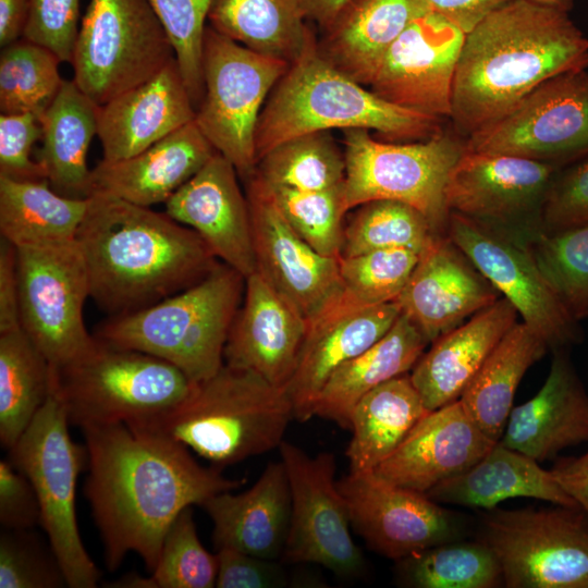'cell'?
<instances>
[{
    "mask_svg": "<svg viewBox=\"0 0 588 588\" xmlns=\"http://www.w3.org/2000/svg\"><path fill=\"white\" fill-rule=\"evenodd\" d=\"M82 432L88 453L85 495L111 572L134 552L151 573L183 510L245 483L201 466L187 446L143 427L111 424Z\"/></svg>",
    "mask_w": 588,
    "mask_h": 588,
    "instance_id": "6da1fadb",
    "label": "cell"
},
{
    "mask_svg": "<svg viewBox=\"0 0 588 588\" xmlns=\"http://www.w3.org/2000/svg\"><path fill=\"white\" fill-rule=\"evenodd\" d=\"M584 69L588 38L568 12L514 0L466 34L450 119L468 137L507 115L547 79Z\"/></svg>",
    "mask_w": 588,
    "mask_h": 588,
    "instance_id": "7a4b0ae2",
    "label": "cell"
},
{
    "mask_svg": "<svg viewBox=\"0 0 588 588\" xmlns=\"http://www.w3.org/2000/svg\"><path fill=\"white\" fill-rule=\"evenodd\" d=\"M76 234L89 297L111 317L149 307L203 279L218 260L167 212L93 195Z\"/></svg>",
    "mask_w": 588,
    "mask_h": 588,
    "instance_id": "3957f363",
    "label": "cell"
},
{
    "mask_svg": "<svg viewBox=\"0 0 588 588\" xmlns=\"http://www.w3.org/2000/svg\"><path fill=\"white\" fill-rule=\"evenodd\" d=\"M442 119L377 96L346 76L317 50V41L270 93L255 135L257 162L270 149L304 134L332 128H367L389 140L417 142L439 133Z\"/></svg>",
    "mask_w": 588,
    "mask_h": 588,
    "instance_id": "277c9868",
    "label": "cell"
},
{
    "mask_svg": "<svg viewBox=\"0 0 588 588\" xmlns=\"http://www.w3.org/2000/svg\"><path fill=\"white\" fill-rule=\"evenodd\" d=\"M294 419L286 390L224 364L174 408L130 424L180 442L221 468L279 448Z\"/></svg>",
    "mask_w": 588,
    "mask_h": 588,
    "instance_id": "5b68a950",
    "label": "cell"
},
{
    "mask_svg": "<svg viewBox=\"0 0 588 588\" xmlns=\"http://www.w3.org/2000/svg\"><path fill=\"white\" fill-rule=\"evenodd\" d=\"M244 291L245 278L219 261L185 290L135 313L110 317L95 336L162 358L198 383L224 365V347Z\"/></svg>",
    "mask_w": 588,
    "mask_h": 588,
    "instance_id": "8992f818",
    "label": "cell"
},
{
    "mask_svg": "<svg viewBox=\"0 0 588 588\" xmlns=\"http://www.w3.org/2000/svg\"><path fill=\"white\" fill-rule=\"evenodd\" d=\"M194 385L162 358L97 338L76 359L60 368L51 366V387L70 425L81 429L152 419L184 401Z\"/></svg>",
    "mask_w": 588,
    "mask_h": 588,
    "instance_id": "52a82bcc",
    "label": "cell"
},
{
    "mask_svg": "<svg viewBox=\"0 0 588 588\" xmlns=\"http://www.w3.org/2000/svg\"><path fill=\"white\" fill-rule=\"evenodd\" d=\"M64 407L52 389L34 419L9 450V460L30 481L45 530L68 587L95 588L100 572L87 553L76 518V485L87 468L86 445L72 440Z\"/></svg>",
    "mask_w": 588,
    "mask_h": 588,
    "instance_id": "ba28073f",
    "label": "cell"
},
{
    "mask_svg": "<svg viewBox=\"0 0 588 588\" xmlns=\"http://www.w3.org/2000/svg\"><path fill=\"white\" fill-rule=\"evenodd\" d=\"M466 140L441 130L412 143H383L367 128L344 130L346 210L372 200H396L419 210L439 235H445L450 211L445 185Z\"/></svg>",
    "mask_w": 588,
    "mask_h": 588,
    "instance_id": "9c48e42d",
    "label": "cell"
},
{
    "mask_svg": "<svg viewBox=\"0 0 588 588\" xmlns=\"http://www.w3.org/2000/svg\"><path fill=\"white\" fill-rule=\"evenodd\" d=\"M290 64L249 50L207 25L204 96L195 123L244 181L257 166L255 135L261 110Z\"/></svg>",
    "mask_w": 588,
    "mask_h": 588,
    "instance_id": "30bf717a",
    "label": "cell"
},
{
    "mask_svg": "<svg viewBox=\"0 0 588 588\" xmlns=\"http://www.w3.org/2000/svg\"><path fill=\"white\" fill-rule=\"evenodd\" d=\"M175 59L147 0H89L72 56L73 81L101 106Z\"/></svg>",
    "mask_w": 588,
    "mask_h": 588,
    "instance_id": "8fae6325",
    "label": "cell"
},
{
    "mask_svg": "<svg viewBox=\"0 0 588 588\" xmlns=\"http://www.w3.org/2000/svg\"><path fill=\"white\" fill-rule=\"evenodd\" d=\"M507 588H588V514L581 509H490L478 532Z\"/></svg>",
    "mask_w": 588,
    "mask_h": 588,
    "instance_id": "7c38bea8",
    "label": "cell"
},
{
    "mask_svg": "<svg viewBox=\"0 0 588 588\" xmlns=\"http://www.w3.org/2000/svg\"><path fill=\"white\" fill-rule=\"evenodd\" d=\"M560 168L465 149L448 177V209L529 248L544 232V204Z\"/></svg>",
    "mask_w": 588,
    "mask_h": 588,
    "instance_id": "4fadbf2b",
    "label": "cell"
},
{
    "mask_svg": "<svg viewBox=\"0 0 588 588\" xmlns=\"http://www.w3.org/2000/svg\"><path fill=\"white\" fill-rule=\"evenodd\" d=\"M16 253L21 327L60 368L96 342L84 321L89 281L82 249L75 238L17 247Z\"/></svg>",
    "mask_w": 588,
    "mask_h": 588,
    "instance_id": "5bb4252c",
    "label": "cell"
},
{
    "mask_svg": "<svg viewBox=\"0 0 588 588\" xmlns=\"http://www.w3.org/2000/svg\"><path fill=\"white\" fill-rule=\"evenodd\" d=\"M291 491V518L282 559L316 563L344 578L362 577L366 561L351 536L346 503L338 488L334 455L309 456L295 444L279 445Z\"/></svg>",
    "mask_w": 588,
    "mask_h": 588,
    "instance_id": "9a60e30c",
    "label": "cell"
},
{
    "mask_svg": "<svg viewBox=\"0 0 588 588\" xmlns=\"http://www.w3.org/2000/svg\"><path fill=\"white\" fill-rule=\"evenodd\" d=\"M466 149L565 166L588 155V69L553 76L498 122L466 138Z\"/></svg>",
    "mask_w": 588,
    "mask_h": 588,
    "instance_id": "2e32d148",
    "label": "cell"
},
{
    "mask_svg": "<svg viewBox=\"0 0 588 588\" xmlns=\"http://www.w3.org/2000/svg\"><path fill=\"white\" fill-rule=\"evenodd\" d=\"M351 527L367 547L394 561L441 543L464 539L466 523L426 493L402 488L371 473L336 481Z\"/></svg>",
    "mask_w": 588,
    "mask_h": 588,
    "instance_id": "e0dca14e",
    "label": "cell"
},
{
    "mask_svg": "<svg viewBox=\"0 0 588 588\" xmlns=\"http://www.w3.org/2000/svg\"><path fill=\"white\" fill-rule=\"evenodd\" d=\"M446 234L515 307L548 350H568L583 341L579 321L553 292L529 248L455 212H450Z\"/></svg>",
    "mask_w": 588,
    "mask_h": 588,
    "instance_id": "ac0fdd59",
    "label": "cell"
},
{
    "mask_svg": "<svg viewBox=\"0 0 588 588\" xmlns=\"http://www.w3.org/2000/svg\"><path fill=\"white\" fill-rule=\"evenodd\" d=\"M245 183L256 271L309 324L343 295L340 257L317 252L253 177Z\"/></svg>",
    "mask_w": 588,
    "mask_h": 588,
    "instance_id": "d6986e66",
    "label": "cell"
},
{
    "mask_svg": "<svg viewBox=\"0 0 588 588\" xmlns=\"http://www.w3.org/2000/svg\"><path fill=\"white\" fill-rule=\"evenodd\" d=\"M465 36L432 11L420 15L390 47L370 90L393 105L450 119L453 82Z\"/></svg>",
    "mask_w": 588,
    "mask_h": 588,
    "instance_id": "ffe728a7",
    "label": "cell"
},
{
    "mask_svg": "<svg viewBox=\"0 0 588 588\" xmlns=\"http://www.w3.org/2000/svg\"><path fill=\"white\" fill-rule=\"evenodd\" d=\"M502 296L449 237L426 249L396 303L429 343Z\"/></svg>",
    "mask_w": 588,
    "mask_h": 588,
    "instance_id": "44dd1931",
    "label": "cell"
},
{
    "mask_svg": "<svg viewBox=\"0 0 588 588\" xmlns=\"http://www.w3.org/2000/svg\"><path fill=\"white\" fill-rule=\"evenodd\" d=\"M235 167L218 151L166 203V212L195 231L215 257L245 279L256 272L246 195Z\"/></svg>",
    "mask_w": 588,
    "mask_h": 588,
    "instance_id": "7402d4cb",
    "label": "cell"
},
{
    "mask_svg": "<svg viewBox=\"0 0 588 588\" xmlns=\"http://www.w3.org/2000/svg\"><path fill=\"white\" fill-rule=\"evenodd\" d=\"M401 315L396 302L365 306L343 295L308 324L296 370L286 387L294 419L315 416V405L332 373L379 341Z\"/></svg>",
    "mask_w": 588,
    "mask_h": 588,
    "instance_id": "603a6c76",
    "label": "cell"
},
{
    "mask_svg": "<svg viewBox=\"0 0 588 588\" xmlns=\"http://www.w3.org/2000/svg\"><path fill=\"white\" fill-rule=\"evenodd\" d=\"M497 443L457 400L428 412L372 473L394 486L427 493L467 470Z\"/></svg>",
    "mask_w": 588,
    "mask_h": 588,
    "instance_id": "cb8c5ba5",
    "label": "cell"
},
{
    "mask_svg": "<svg viewBox=\"0 0 588 588\" xmlns=\"http://www.w3.org/2000/svg\"><path fill=\"white\" fill-rule=\"evenodd\" d=\"M308 322L256 271L245 279L241 307L224 347V364L252 370L286 390Z\"/></svg>",
    "mask_w": 588,
    "mask_h": 588,
    "instance_id": "d4e9b609",
    "label": "cell"
},
{
    "mask_svg": "<svg viewBox=\"0 0 588 588\" xmlns=\"http://www.w3.org/2000/svg\"><path fill=\"white\" fill-rule=\"evenodd\" d=\"M196 108L175 59L148 81L99 106L106 161L130 158L191 123Z\"/></svg>",
    "mask_w": 588,
    "mask_h": 588,
    "instance_id": "484cf974",
    "label": "cell"
},
{
    "mask_svg": "<svg viewBox=\"0 0 588 588\" xmlns=\"http://www.w3.org/2000/svg\"><path fill=\"white\" fill-rule=\"evenodd\" d=\"M584 442H588V394L568 350H559L541 389L512 408L499 443L541 463Z\"/></svg>",
    "mask_w": 588,
    "mask_h": 588,
    "instance_id": "4316f807",
    "label": "cell"
},
{
    "mask_svg": "<svg viewBox=\"0 0 588 588\" xmlns=\"http://www.w3.org/2000/svg\"><path fill=\"white\" fill-rule=\"evenodd\" d=\"M216 152L192 121L135 156L118 161L101 160L91 170L89 196L100 195L144 207L164 204Z\"/></svg>",
    "mask_w": 588,
    "mask_h": 588,
    "instance_id": "83f0119b",
    "label": "cell"
},
{
    "mask_svg": "<svg viewBox=\"0 0 588 588\" xmlns=\"http://www.w3.org/2000/svg\"><path fill=\"white\" fill-rule=\"evenodd\" d=\"M517 316L501 297L432 342L409 373L429 411L460 400Z\"/></svg>",
    "mask_w": 588,
    "mask_h": 588,
    "instance_id": "f1b7e54d",
    "label": "cell"
},
{
    "mask_svg": "<svg viewBox=\"0 0 588 588\" xmlns=\"http://www.w3.org/2000/svg\"><path fill=\"white\" fill-rule=\"evenodd\" d=\"M201 507L212 520L216 549L228 547L269 560L283 556L291 518V491L285 467L267 465L246 491L217 493Z\"/></svg>",
    "mask_w": 588,
    "mask_h": 588,
    "instance_id": "f546056e",
    "label": "cell"
},
{
    "mask_svg": "<svg viewBox=\"0 0 588 588\" xmlns=\"http://www.w3.org/2000/svg\"><path fill=\"white\" fill-rule=\"evenodd\" d=\"M429 11L424 0H353L322 27L317 50L336 70L369 86L393 42Z\"/></svg>",
    "mask_w": 588,
    "mask_h": 588,
    "instance_id": "4dcf8cb0",
    "label": "cell"
},
{
    "mask_svg": "<svg viewBox=\"0 0 588 588\" xmlns=\"http://www.w3.org/2000/svg\"><path fill=\"white\" fill-rule=\"evenodd\" d=\"M426 494L438 503L485 510L514 498L579 509L550 470L499 442L467 470L441 481Z\"/></svg>",
    "mask_w": 588,
    "mask_h": 588,
    "instance_id": "1f68e13d",
    "label": "cell"
},
{
    "mask_svg": "<svg viewBox=\"0 0 588 588\" xmlns=\"http://www.w3.org/2000/svg\"><path fill=\"white\" fill-rule=\"evenodd\" d=\"M428 344L401 313L379 341L332 373L317 399L315 416L350 430L351 414L359 399L383 382L408 373Z\"/></svg>",
    "mask_w": 588,
    "mask_h": 588,
    "instance_id": "d6a6232c",
    "label": "cell"
},
{
    "mask_svg": "<svg viewBox=\"0 0 588 588\" xmlns=\"http://www.w3.org/2000/svg\"><path fill=\"white\" fill-rule=\"evenodd\" d=\"M98 111L99 105L73 79H64L40 119L42 147L37 161L51 187L64 196H89L91 170L87 154L98 132Z\"/></svg>",
    "mask_w": 588,
    "mask_h": 588,
    "instance_id": "836d02e7",
    "label": "cell"
},
{
    "mask_svg": "<svg viewBox=\"0 0 588 588\" xmlns=\"http://www.w3.org/2000/svg\"><path fill=\"white\" fill-rule=\"evenodd\" d=\"M428 412L409 373L388 380L366 393L351 414L353 436L345 452L350 471H373Z\"/></svg>",
    "mask_w": 588,
    "mask_h": 588,
    "instance_id": "e575fe53",
    "label": "cell"
},
{
    "mask_svg": "<svg viewBox=\"0 0 588 588\" xmlns=\"http://www.w3.org/2000/svg\"><path fill=\"white\" fill-rule=\"evenodd\" d=\"M208 21L249 50L289 64L317 41L302 0H213Z\"/></svg>",
    "mask_w": 588,
    "mask_h": 588,
    "instance_id": "d590c367",
    "label": "cell"
},
{
    "mask_svg": "<svg viewBox=\"0 0 588 588\" xmlns=\"http://www.w3.org/2000/svg\"><path fill=\"white\" fill-rule=\"evenodd\" d=\"M547 351L532 329L516 322L460 397L466 413L492 441L499 442L503 434L522 378Z\"/></svg>",
    "mask_w": 588,
    "mask_h": 588,
    "instance_id": "8d00e7d4",
    "label": "cell"
},
{
    "mask_svg": "<svg viewBox=\"0 0 588 588\" xmlns=\"http://www.w3.org/2000/svg\"><path fill=\"white\" fill-rule=\"evenodd\" d=\"M90 197L54 191L48 180L0 175V233L13 246H38L76 238Z\"/></svg>",
    "mask_w": 588,
    "mask_h": 588,
    "instance_id": "74e56055",
    "label": "cell"
},
{
    "mask_svg": "<svg viewBox=\"0 0 588 588\" xmlns=\"http://www.w3.org/2000/svg\"><path fill=\"white\" fill-rule=\"evenodd\" d=\"M51 365L22 328L0 333V441L10 450L47 401Z\"/></svg>",
    "mask_w": 588,
    "mask_h": 588,
    "instance_id": "f35d334b",
    "label": "cell"
},
{
    "mask_svg": "<svg viewBox=\"0 0 588 588\" xmlns=\"http://www.w3.org/2000/svg\"><path fill=\"white\" fill-rule=\"evenodd\" d=\"M397 583L413 588H494L503 585L500 563L478 538L427 548L396 561Z\"/></svg>",
    "mask_w": 588,
    "mask_h": 588,
    "instance_id": "ab89813d",
    "label": "cell"
},
{
    "mask_svg": "<svg viewBox=\"0 0 588 588\" xmlns=\"http://www.w3.org/2000/svg\"><path fill=\"white\" fill-rule=\"evenodd\" d=\"M253 175L265 184L296 191L331 189L344 183V152L330 131L308 133L270 149Z\"/></svg>",
    "mask_w": 588,
    "mask_h": 588,
    "instance_id": "60d3db41",
    "label": "cell"
},
{
    "mask_svg": "<svg viewBox=\"0 0 588 588\" xmlns=\"http://www.w3.org/2000/svg\"><path fill=\"white\" fill-rule=\"evenodd\" d=\"M60 62L53 51L24 37L1 47V113H33L40 120L64 82Z\"/></svg>",
    "mask_w": 588,
    "mask_h": 588,
    "instance_id": "b9f144b4",
    "label": "cell"
},
{
    "mask_svg": "<svg viewBox=\"0 0 588 588\" xmlns=\"http://www.w3.org/2000/svg\"><path fill=\"white\" fill-rule=\"evenodd\" d=\"M344 225L341 257L406 248L422 254L440 236L416 208L396 200H372L356 207Z\"/></svg>",
    "mask_w": 588,
    "mask_h": 588,
    "instance_id": "7bdbcfd3",
    "label": "cell"
},
{
    "mask_svg": "<svg viewBox=\"0 0 588 588\" xmlns=\"http://www.w3.org/2000/svg\"><path fill=\"white\" fill-rule=\"evenodd\" d=\"M218 575L217 554L201 544L192 506L183 510L169 528L159 561L149 576L133 573L120 579L123 588H212Z\"/></svg>",
    "mask_w": 588,
    "mask_h": 588,
    "instance_id": "ee69618b",
    "label": "cell"
},
{
    "mask_svg": "<svg viewBox=\"0 0 588 588\" xmlns=\"http://www.w3.org/2000/svg\"><path fill=\"white\" fill-rule=\"evenodd\" d=\"M250 177L303 240L322 255L341 257L347 212L343 185L326 191H296L265 184L255 175Z\"/></svg>",
    "mask_w": 588,
    "mask_h": 588,
    "instance_id": "f6af8a7d",
    "label": "cell"
},
{
    "mask_svg": "<svg viewBox=\"0 0 588 588\" xmlns=\"http://www.w3.org/2000/svg\"><path fill=\"white\" fill-rule=\"evenodd\" d=\"M529 250L569 315L588 318V223L543 232Z\"/></svg>",
    "mask_w": 588,
    "mask_h": 588,
    "instance_id": "bcb514c9",
    "label": "cell"
},
{
    "mask_svg": "<svg viewBox=\"0 0 588 588\" xmlns=\"http://www.w3.org/2000/svg\"><path fill=\"white\" fill-rule=\"evenodd\" d=\"M420 255L406 248H387L340 257L344 294L365 306L395 302Z\"/></svg>",
    "mask_w": 588,
    "mask_h": 588,
    "instance_id": "7dc6e473",
    "label": "cell"
},
{
    "mask_svg": "<svg viewBox=\"0 0 588 588\" xmlns=\"http://www.w3.org/2000/svg\"><path fill=\"white\" fill-rule=\"evenodd\" d=\"M212 1L147 0L173 47L177 69L195 108L204 96L203 44Z\"/></svg>",
    "mask_w": 588,
    "mask_h": 588,
    "instance_id": "c3c4849f",
    "label": "cell"
},
{
    "mask_svg": "<svg viewBox=\"0 0 588 588\" xmlns=\"http://www.w3.org/2000/svg\"><path fill=\"white\" fill-rule=\"evenodd\" d=\"M68 583L51 548L30 529L0 534V588H61Z\"/></svg>",
    "mask_w": 588,
    "mask_h": 588,
    "instance_id": "681fc988",
    "label": "cell"
},
{
    "mask_svg": "<svg viewBox=\"0 0 588 588\" xmlns=\"http://www.w3.org/2000/svg\"><path fill=\"white\" fill-rule=\"evenodd\" d=\"M588 223V155L561 167L543 209V231L555 232Z\"/></svg>",
    "mask_w": 588,
    "mask_h": 588,
    "instance_id": "f907efd6",
    "label": "cell"
},
{
    "mask_svg": "<svg viewBox=\"0 0 588 588\" xmlns=\"http://www.w3.org/2000/svg\"><path fill=\"white\" fill-rule=\"evenodd\" d=\"M81 0H30L23 37L72 61L79 29Z\"/></svg>",
    "mask_w": 588,
    "mask_h": 588,
    "instance_id": "816d5d0a",
    "label": "cell"
},
{
    "mask_svg": "<svg viewBox=\"0 0 588 588\" xmlns=\"http://www.w3.org/2000/svg\"><path fill=\"white\" fill-rule=\"evenodd\" d=\"M42 138V125L33 113L0 114V175L15 180H47L42 166L30 158Z\"/></svg>",
    "mask_w": 588,
    "mask_h": 588,
    "instance_id": "f5cc1de1",
    "label": "cell"
},
{
    "mask_svg": "<svg viewBox=\"0 0 588 588\" xmlns=\"http://www.w3.org/2000/svg\"><path fill=\"white\" fill-rule=\"evenodd\" d=\"M218 588H281L289 584V575L278 560L252 555L222 547L217 549Z\"/></svg>",
    "mask_w": 588,
    "mask_h": 588,
    "instance_id": "db71d44e",
    "label": "cell"
},
{
    "mask_svg": "<svg viewBox=\"0 0 588 588\" xmlns=\"http://www.w3.org/2000/svg\"><path fill=\"white\" fill-rule=\"evenodd\" d=\"M40 523L36 492L12 462L0 461V524L5 529H30Z\"/></svg>",
    "mask_w": 588,
    "mask_h": 588,
    "instance_id": "11a10c76",
    "label": "cell"
},
{
    "mask_svg": "<svg viewBox=\"0 0 588 588\" xmlns=\"http://www.w3.org/2000/svg\"><path fill=\"white\" fill-rule=\"evenodd\" d=\"M20 297L17 253L15 246L1 238L0 244V333L19 329Z\"/></svg>",
    "mask_w": 588,
    "mask_h": 588,
    "instance_id": "9f6ffc18",
    "label": "cell"
},
{
    "mask_svg": "<svg viewBox=\"0 0 588 588\" xmlns=\"http://www.w3.org/2000/svg\"><path fill=\"white\" fill-rule=\"evenodd\" d=\"M430 11L441 15L465 34L483 19L514 0H424Z\"/></svg>",
    "mask_w": 588,
    "mask_h": 588,
    "instance_id": "6f0895ef",
    "label": "cell"
},
{
    "mask_svg": "<svg viewBox=\"0 0 588 588\" xmlns=\"http://www.w3.org/2000/svg\"><path fill=\"white\" fill-rule=\"evenodd\" d=\"M561 488L588 514V452L579 457H563L550 469Z\"/></svg>",
    "mask_w": 588,
    "mask_h": 588,
    "instance_id": "680465c9",
    "label": "cell"
},
{
    "mask_svg": "<svg viewBox=\"0 0 588 588\" xmlns=\"http://www.w3.org/2000/svg\"><path fill=\"white\" fill-rule=\"evenodd\" d=\"M30 0H0V46L23 37Z\"/></svg>",
    "mask_w": 588,
    "mask_h": 588,
    "instance_id": "91938a15",
    "label": "cell"
},
{
    "mask_svg": "<svg viewBox=\"0 0 588 588\" xmlns=\"http://www.w3.org/2000/svg\"><path fill=\"white\" fill-rule=\"evenodd\" d=\"M353 0H302L307 19L321 28L328 25Z\"/></svg>",
    "mask_w": 588,
    "mask_h": 588,
    "instance_id": "94428289",
    "label": "cell"
},
{
    "mask_svg": "<svg viewBox=\"0 0 588 588\" xmlns=\"http://www.w3.org/2000/svg\"><path fill=\"white\" fill-rule=\"evenodd\" d=\"M528 1H531L534 3L540 4L543 7L561 10L564 12H569L573 9L574 2H575V0H528Z\"/></svg>",
    "mask_w": 588,
    "mask_h": 588,
    "instance_id": "6125c7cd",
    "label": "cell"
}]
</instances>
